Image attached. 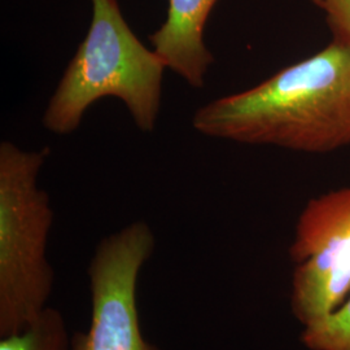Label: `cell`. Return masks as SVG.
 I'll list each match as a JSON object with an SVG mask.
<instances>
[{
	"label": "cell",
	"mask_w": 350,
	"mask_h": 350,
	"mask_svg": "<svg viewBox=\"0 0 350 350\" xmlns=\"http://www.w3.org/2000/svg\"><path fill=\"white\" fill-rule=\"evenodd\" d=\"M205 137L305 153L350 146V46L332 38L313 56L192 117Z\"/></svg>",
	"instance_id": "6da1fadb"
},
{
	"label": "cell",
	"mask_w": 350,
	"mask_h": 350,
	"mask_svg": "<svg viewBox=\"0 0 350 350\" xmlns=\"http://www.w3.org/2000/svg\"><path fill=\"white\" fill-rule=\"evenodd\" d=\"M92 18L43 113L50 133L69 135L96 101L116 98L125 104L140 131L157 124L167 66L146 47L122 14L118 0H90Z\"/></svg>",
	"instance_id": "7a4b0ae2"
},
{
	"label": "cell",
	"mask_w": 350,
	"mask_h": 350,
	"mask_svg": "<svg viewBox=\"0 0 350 350\" xmlns=\"http://www.w3.org/2000/svg\"><path fill=\"white\" fill-rule=\"evenodd\" d=\"M50 148L0 144V336L21 331L47 308L55 273L47 258L53 211L38 176Z\"/></svg>",
	"instance_id": "3957f363"
},
{
	"label": "cell",
	"mask_w": 350,
	"mask_h": 350,
	"mask_svg": "<svg viewBox=\"0 0 350 350\" xmlns=\"http://www.w3.org/2000/svg\"><path fill=\"white\" fill-rule=\"evenodd\" d=\"M156 247L150 225L138 221L101 239L88 263L91 318L70 350H160L143 336L139 278Z\"/></svg>",
	"instance_id": "277c9868"
},
{
	"label": "cell",
	"mask_w": 350,
	"mask_h": 350,
	"mask_svg": "<svg viewBox=\"0 0 350 350\" xmlns=\"http://www.w3.org/2000/svg\"><path fill=\"white\" fill-rule=\"evenodd\" d=\"M289 257L291 309L306 327L338 308L350 293V187L323 193L300 213Z\"/></svg>",
	"instance_id": "5b68a950"
},
{
	"label": "cell",
	"mask_w": 350,
	"mask_h": 350,
	"mask_svg": "<svg viewBox=\"0 0 350 350\" xmlns=\"http://www.w3.org/2000/svg\"><path fill=\"white\" fill-rule=\"evenodd\" d=\"M218 0H169L163 25L150 42L167 69L200 90L214 56L205 43V26Z\"/></svg>",
	"instance_id": "8992f818"
},
{
	"label": "cell",
	"mask_w": 350,
	"mask_h": 350,
	"mask_svg": "<svg viewBox=\"0 0 350 350\" xmlns=\"http://www.w3.org/2000/svg\"><path fill=\"white\" fill-rule=\"evenodd\" d=\"M70 344L63 314L51 306L21 331L0 336V350H70Z\"/></svg>",
	"instance_id": "52a82bcc"
},
{
	"label": "cell",
	"mask_w": 350,
	"mask_h": 350,
	"mask_svg": "<svg viewBox=\"0 0 350 350\" xmlns=\"http://www.w3.org/2000/svg\"><path fill=\"white\" fill-rule=\"evenodd\" d=\"M300 341L309 350H350V293L332 313L304 327Z\"/></svg>",
	"instance_id": "ba28073f"
},
{
	"label": "cell",
	"mask_w": 350,
	"mask_h": 350,
	"mask_svg": "<svg viewBox=\"0 0 350 350\" xmlns=\"http://www.w3.org/2000/svg\"><path fill=\"white\" fill-rule=\"evenodd\" d=\"M323 10L335 39L350 46V0H315Z\"/></svg>",
	"instance_id": "9c48e42d"
}]
</instances>
